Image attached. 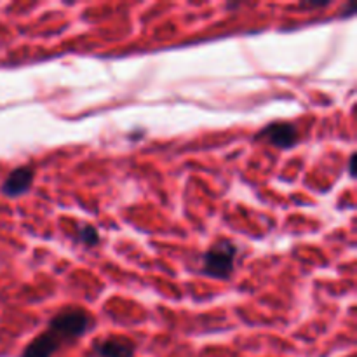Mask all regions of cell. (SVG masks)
<instances>
[{
	"label": "cell",
	"instance_id": "cell-2",
	"mask_svg": "<svg viewBox=\"0 0 357 357\" xmlns=\"http://www.w3.org/2000/svg\"><path fill=\"white\" fill-rule=\"evenodd\" d=\"M91 326H93V317L86 310L65 309L49 321L47 328L58 333L68 344V342H73L82 337V335H86L91 330Z\"/></svg>",
	"mask_w": 357,
	"mask_h": 357
},
{
	"label": "cell",
	"instance_id": "cell-7",
	"mask_svg": "<svg viewBox=\"0 0 357 357\" xmlns=\"http://www.w3.org/2000/svg\"><path fill=\"white\" fill-rule=\"evenodd\" d=\"M77 239L87 248H94L100 244V232L96 230V227L87 225V223H80L79 229H77Z\"/></svg>",
	"mask_w": 357,
	"mask_h": 357
},
{
	"label": "cell",
	"instance_id": "cell-4",
	"mask_svg": "<svg viewBox=\"0 0 357 357\" xmlns=\"http://www.w3.org/2000/svg\"><path fill=\"white\" fill-rule=\"evenodd\" d=\"M65 344L66 342L58 333L47 328L44 333L38 335L28 344L21 357H52Z\"/></svg>",
	"mask_w": 357,
	"mask_h": 357
},
{
	"label": "cell",
	"instance_id": "cell-3",
	"mask_svg": "<svg viewBox=\"0 0 357 357\" xmlns=\"http://www.w3.org/2000/svg\"><path fill=\"white\" fill-rule=\"evenodd\" d=\"M255 138L258 142L271 143L275 149L288 150L298 145L300 132L298 128L295 124H291V122H271L260 132H257Z\"/></svg>",
	"mask_w": 357,
	"mask_h": 357
},
{
	"label": "cell",
	"instance_id": "cell-5",
	"mask_svg": "<svg viewBox=\"0 0 357 357\" xmlns=\"http://www.w3.org/2000/svg\"><path fill=\"white\" fill-rule=\"evenodd\" d=\"M35 171L31 167L20 166L16 169H13L9 173V176L6 178L2 185V194L7 197H17V195L26 194L28 190L33 185Z\"/></svg>",
	"mask_w": 357,
	"mask_h": 357
},
{
	"label": "cell",
	"instance_id": "cell-8",
	"mask_svg": "<svg viewBox=\"0 0 357 357\" xmlns=\"http://www.w3.org/2000/svg\"><path fill=\"white\" fill-rule=\"evenodd\" d=\"M354 160H356V153H352L351 159H349V173H351V176H354Z\"/></svg>",
	"mask_w": 357,
	"mask_h": 357
},
{
	"label": "cell",
	"instance_id": "cell-1",
	"mask_svg": "<svg viewBox=\"0 0 357 357\" xmlns=\"http://www.w3.org/2000/svg\"><path fill=\"white\" fill-rule=\"evenodd\" d=\"M239 250L229 239H218L202 258V272L213 279H229L236 271Z\"/></svg>",
	"mask_w": 357,
	"mask_h": 357
},
{
	"label": "cell",
	"instance_id": "cell-6",
	"mask_svg": "<svg viewBox=\"0 0 357 357\" xmlns=\"http://www.w3.org/2000/svg\"><path fill=\"white\" fill-rule=\"evenodd\" d=\"M93 351L100 357H132L135 356V344L124 337H110L98 340L93 345Z\"/></svg>",
	"mask_w": 357,
	"mask_h": 357
}]
</instances>
